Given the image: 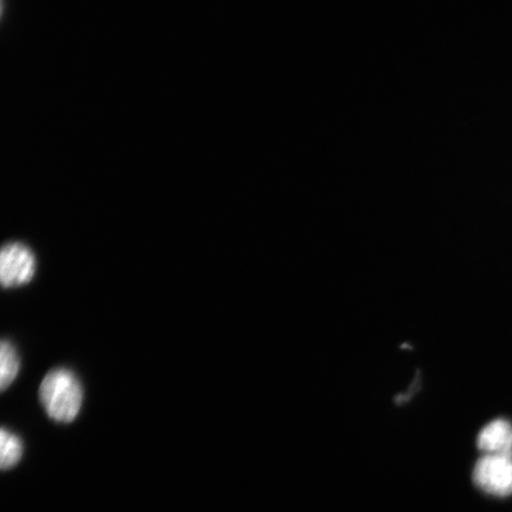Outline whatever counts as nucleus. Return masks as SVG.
I'll return each instance as SVG.
<instances>
[{"label": "nucleus", "instance_id": "obj_4", "mask_svg": "<svg viewBox=\"0 0 512 512\" xmlns=\"http://www.w3.org/2000/svg\"><path fill=\"white\" fill-rule=\"evenodd\" d=\"M477 445L484 454L512 456V425L504 419L491 421L478 434Z\"/></svg>", "mask_w": 512, "mask_h": 512}, {"label": "nucleus", "instance_id": "obj_5", "mask_svg": "<svg viewBox=\"0 0 512 512\" xmlns=\"http://www.w3.org/2000/svg\"><path fill=\"white\" fill-rule=\"evenodd\" d=\"M19 371L17 351L9 341L2 342L0 349V389L5 390L16 380Z\"/></svg>", "mask_w": 512, "mask_h": 512}, {"label": "nucleus", "instance_id": "obj_3", "mask_svg": "<svg viewBox=\"0 0 512 512\" xmlns=\"http://www.w3.org/2000/svg\"><path fill=\"white\" fill-rule=\"evenodd\" d=\"M36 258L28 246L14 242L4 246L0 255V279L5 288L23 286L34 279Z\"/></svg>", "mask_w": 512, "mask_h": 512}, {"label": "nucleus", "instance_id": "obj_6", "mask_svg": "<svg viewBox=\"0 0 512 512\" xmlns=\"http://www.w3.org/2000/svg\"><path fill=\"white\" fill-rule=\"evenodd\" d=\"M0 448H2V457H0V465L3 470H10L16 466L22 458L23 444L22 440L16 434L9 432L3 428L0 434Z\"/></svg>", "mask_w": 512, "mask_h": 512}, {"label": "nucleus", "instance_id": "obj_2", "mask_svg": "<svg viewBox=\"0 0 512 512\" xmlns=\"http://www.w3.org/2000/svg\"><path fill=\"white\" fill-rule=\"evenodd\" d=\"M473 482L486 494L497 497L512 495V456L484 454L473 470Z\"/></svg>", "mask_w": 512, "mask_h": 512}, {"label": "nucleus", "instance_id": "obj_1", "mask_svg": "<svg viewBox=\"0 0 512 512\" xmlns=\"http://www.w3.org/2000/svg\"><path fill=\"white\" fill-rule=\"evenodd\" d=\"M40 398L49 418L69 424L78 418L83 390L78 377L68 369H54L44 377Z\"/></svg>", "mask_w": 512, "mask_h": 512}]
</instances>
